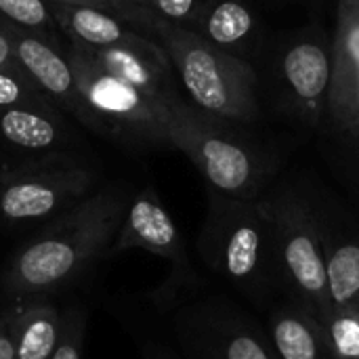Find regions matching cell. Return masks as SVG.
<instances>
[{
  "instance_id": "14",
  "label": "cell",
  "mask_w": 359,
  "mask_h": 359,
  "mask_svg": "<svg viewBox=\"0 0 359 359\" xmlns=\"http://www.w3.org/2000/svg\"><path fill=\"white\" fill-rule=\"evenodd\" d=\"M210 359H280L269 337L240 322H221L212 337Z\"/></svg>"
},
{
  "instance_id": "25",
  "label": "cell",
  "mask_w": 359,
  "mask_h": 359,
  "mask_svg": "<svg viewBox=\"0 0 359 359\" xmlns=\"http://www.w3.org/2000/svg\"><path fill=\"white\" fill-rule=\"evenodd\" d=\"M17 97H19L17 84H15L11 78L0 76V105H8V103H13Z\"/></svg>"
},
{
  "instance_id": "26",
  "label": "cell",
  "mask_w": 359,
  "mask_h": 359,
  "mask_svg": "<svg viewBox=\"0 0 359 359\" xmlns=\"http://www.w3.org/2000/svg\"><path fill=\"white\" fill-rule=\"evenodd\" d=\"M6 55H8V46H6V42H4V38L0 36V63L6 59Z\"/></svg>"
},
{
  "instance_id": "16",
  "label": "cell",
  "mask_w": 359,
  "mask_h": 359,
  "mask_svg": "<svg viewBox=\"0 0 359 359\" xmlns=\"http://www.w3.org/2000/svg\"><path fill=\"white\" fill-rule=\"evenodd\" d=\"M320 322L332 359H359V309L330 307Z\"/></svg>"
},
{
  "instance_id": "7",
  "label": "cell",
  "mask_w": 359,
  "mask_h": 359,
  "mask_svg": "<svg viewBox=\"0 0 359 359\" xmlns=\"http://www.w3.org/2000/svg\"><path fill=\"white\" fill-rule=\"evenodd\" d=\"M133 248H141L168 259L172 265L175 284H194V269L189 265L181 231L170 212L149 189L130 202L122 227L107 255H118Z\"/></svg>"
},
{
  "instance_id": "18",
  "label": "cell",
  "mask_w": 359,
  "mask_h": 359,
  "mask_svg": "<svg viewBox=\"0 0 359 359\" xmlns=\"http://www.w3.org/2000/svg\"><path fill=\"white\" fill-rule=\"evenodd\" d=\"M2 133L8 141L21 147H48L55 141V128L48 120L27 114V111H8L2 118Z\"/></svg>"
},
{
  "instance_id": "17",
  "label": "cell",
  "mask_w": 359,
  "mask_h": 359,
  "mask_svg": "<svg viewBox=\"0 0 359 359\" xmlns=\"http://www.w3.org/2000/svg\"><path fill=\"white\" fill-rule=\"evenodd\" d=\"M19 57L27 65V69L53 93H65L72 76L67 65L44 44L36 40H25L19 46Z\"/></svg>"
},
{
  "instance_id": "1",
  "label": "cell",
  "mask_w": 359,
  "mask_h": 359,
  "mask_svg": "<svg viewBox=\"0 0 359 359\" xmlns=\"http://www.w3.org/2000/svg\"><path fill=\"white\" fill-rule=\"evenodd\" d=\"M128 206L116 194L95 196L50 221L6 263L0 292L6 299H46L74 282L114 244Z\"/></svg>"
},
{
  "instance_id": "19",
  "label": "cell",
  "mask_w": 359,
  "mask_h": 359,
  "mask_svg": "<svg viewBox=\"0 0 359 359\" xmlns=\"http://www.w3.org/2000/svg\"><path fill=\"white\" fill-rule=\"evenodd\" d=\"M107 63L116 78L137 86L139 90H147L156 84V72L149 63L137 57L133 50L116 48L107 53Z\"/></svg>"
},
{
  "instance_id": "12",
  "label": "cell",
  "mask_w": 359,
  "mask_h": 359,
  "mask_svg": "<svg viewBox=\"0 0 359 359\" xmlns=\"http://www.w3.org/2000/svg\"><path fill=\"white\" fill-rule=\"evenodd\" d=\"M198 23L204 40L242 59L259 34L257 15L246 0H212Z\"/></svg>"
},
{
  "instance_id": "20",
  "label": "cell",
  "mask_w": 359,
  "mask_h": 359,
  "mask_svg": "<svg viewBox=\"0 0 359 359\" xmlns=\"http://www.w3.org/2000/svg\"><path fill=\"white\" fill-rule=\"evenodd\" d=\"M74 27L82 38L95 44H111L122 36V29L114 19L88 8L74 13Z\"/></svg>"
},
{
  "instance_id": "5",
  "label": "cell",
  "mask_w": 359,
  "mask_h": 359,
  "mask_svg": "<svg viewBox=\"0 0 359 359\" xmlns=\"http://www.w3.org/2000/svg\"><path fill=\"white\" fill-rule=\"evenodd\" d=\"M170 38L181 80L198 109L227 122L259 118L257 74L246 59L185 29L172 32Z\"/></svg>"
},
{
  "instance_id": "6",
  "label": "cell",
  "mask_w": 359,
  "mask_h": 359,
  "mask_svg": "<svg viewBox=\"0 0 359 359\" xmlns=\"http://www.w3.org/2000/svg\"><path fill=\"white\" fill-rule=\"evenodd\" d=\"M278 78L290 107L311 126L328 116L332 88V42L320 36L292 38L278 57Z\"/></svg>"
},
{
  "instance_id": "15",
  "label": "cell",
  "mask_w": 359,
  "mask_h": 359,
  "mask_svg": "<svg viewBox=\"0 0 359 359\" xmlns=\"http://www.w3.org/2000/svg\"><path fill=\"white\" fill-rule=\"evenodd\" d=\"M90 101L99 109L116 114V116H139L141 114L149 120H158V122L168 124V116H156V114L145 109L143 90H139L137 86H133V84H128L116 76L99 78L93 84Z\"/></svg>"
},
{
  "instance_id": "4",
  "label": "cell",
  "mask_w": 359,
  "mask_h": 359,
  "mask_svg": "<svg viewBox=\"0 0 359 359\" xmlns=\"http://www.w3.org/2000/svg\"><path fill=\"white\" fill-rule=\"evenodd\" d=\"M273 225V259L278 284H282L292 303L313 316L330 309L324 227L316 210L297 194L263 198Z\"/></svg>"
},
{
  "instance_id": "8",
  "label": "cell",
  "mask_w": 359,
  "mask_h": 359,
  "mask_svg": "<svg viewBox=\"0 0 359 359\" xmlns=\"http://www.w3.org/2000/svg\"><path fill=\"white\" fill-rule=\"evenodd\" d=\"M82 194L84 181L76 175L11 177L0 185V227L48 225Z\"/></svg>"
},
{
  "instance_id": "2",
  "label": "cell",
  "mask_w": 359,
  "mask_h": 359,
  "mask_svg": "<svg viewBox=\"0 0 359 359\" xmlns=\"http://www.w3.org/2000/svg\"><path fill=\"white\" fill-rule=\"evenodd\" d=\"M200 252L217 276L248 294L276 284L273 225L265 200H236L212 191Z\"/></svg>"
},
{
  "instance_id": "21",
  "label": "cell",
  "mask_w": 359,
  "mask_h": 359,
  "mask_svg": "<svg viewBox=\"0 0 359 359\" xmlns=\"http://www.w3.org/2000/svg\"><path fill=\"white\" fill-rule=\"evenodd\" d=\"M82 337H84L82 316H80V311H72L63 320L59 347H57L53 359H82Z\"/></svg>"
},
{
  "instance_id": "13",
  "label": "cell",
  "mask_w": 359,
  "mask_h": 359,
  "mask_svg": "<svg viewBox=\"0 0 359 359\" xmlns=\"http://www.w3.org/2000/svg\"><path fill=\"white\" fill-rule=\"evenodd\" d=\"M324 252L330 307L359 305V233L328 229L324 223Z\"/></svg>"
},
{
  "instance_id": "22",
  "label": "cell",
  "mask_w": 359,
  "mask_h": 359,
  "mask_svg": "<svg viewBox=\"0 0 359 359\" xmlns=\"http://www.w3.org/2000/svg\"><path fill=\"white\" fill-rule=\"evenodd\" d=\"M154 2L158 11L172 21H185V19L200 21L202 13L212 0H154Z\"/></svg>"
},
{
  "instance_id": "27",
  "label": "cell",
  "mask_w": 359,
  "mask_h": 359,
  "mask_svg": "<svg viewBox=\"0 0 359 359\" xmlns=\"http://www.w3.org/2000/svg\"><path fill=\"white\" fill-rule=\"evenodd\" d=\"M355 309H359V305H358V307H355Z\"/></svg>"
},
{
  "instance_id": "23",
  "label": "cell",
  "mask_w": 359,
  "mask_h": 359,
  "mask_svg": "<svg viewBox=\"0 0 359 359\" xmlns=\"http://www.w3.org/2000/svg\"><path fill=\"white\" fill-rule=\"evenodd\" d=\"M0 8L8 17L29 25H36L44 19V6L40 0H0Z\"/></svg>"
},
{
  "instance_id": "9",
  "label": "cell",
  "mask_w": 359,
  "mask_h": 359,
  "mask_svg": "<svg viewBox=\"0 0 359 359\" xmlns=\"http://www.w3.org/2000/svg\"><path fill=\"white\" fill-rule=\"evenodd\" d=\"M328 118L339 133L359 141V0H339Z\"/></svg>"
},
{
  "instance_id": "3",
  "label": "cell",
  "mask_w": 359,
  "mask_h": 359,
  "mask_svg": "<svg viewBox=\"0 0 359 359\" xmlns=\"http://www.w3.org/2000/svg\"><path fill=\"white\" fill-rule=\"evenodd\" d=\"M168 135L189 156L215 194L259 200L269 175L267 158L227 120L185 105H168Z\"/></svg>"
},
{
  "instance_id": "10",
  "label": "cell",
  "mask_w": 359,
  "mask_h": 359,
  "mask_svg": "<svg viewBox=\"0 0 359 359\" xmlns=\"http://www.w3.org/2000/svg\"><path fill=\"white\" fill-rule=\"evenodd\" d=\"M15 345V359H53L63 322L46 299L19 301L6 311Z\"/></svg>"
},
{
  "instance_id": "24",
  "label": "cell",
  "mask_w": 359,
  "mask_h": 359,
  "mask_svg": "<svg viewBox=\"0 0 359 359\" xmlns=\"http://www.w3.org/2000/svg\"><path fill=\"white\" fill-rule=\"evenodd\" d=\"M0 359H15V345H13L8 313L0 316Z\"/></svg>"
},
{
  "instance_id": "11",
  "label": "cell",
  "mask_w": 359,
  "mask_h": 359,
  "mask_svg": "<svg viewBox=\"0 0 359 359\" xmlns=\"http://www.w3.org/2000/svg\"><path fill=\"white\" fill-rule=\"evenodd\" d=\"M269 339L280 359H332L320 318L294 303L271 313Z\"/></svg>"
}]
</instances>
